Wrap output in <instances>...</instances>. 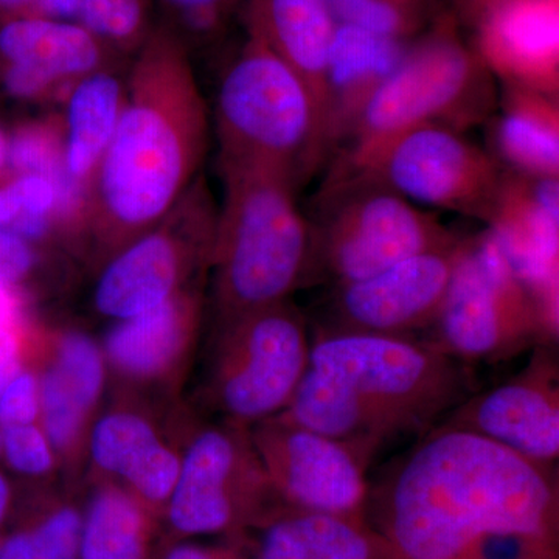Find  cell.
<instances>
[{
  "label": "cell",
  "instance_id": "1",
  "mask_svg": "<svg viewBox=\"0 0 559 559\" xmlns=\"http://www.w3.org/2000/svg\"><path fill=\"white\" fill-rule=\"evenodd\" d=\"M209 128L189 44L171 25H154L86 194L80 240L98 267L159 223L200 178Z\"/></svg>",
  "mask_w": 559,
  "mask_h": 559
},
{
  "label": "cell",
  "instance_id": "2",
  "mask_svg": "<svg viewBox=\"0 0 559 559\" xmlns=\"http://www.w3.org/2000/svg\"><path fill=\"white\" fill-rule=\"evenodd\" d=\"M378 502L396 557L462 559L488 538H554L558 487L551 468L440 426L388 473Z\"/></svg>",
  "mask_w": 559,
  "mask_h": 559
},
{
  "label": "cell",
  "instance_id": "3",
  "mask_svg": "<svg viewBox=\"0 0 559 559\" xmlns=\"http://www.w3.org/2000/svg\"><path fill=\"white\" fill-rule=\"evenodd\" d=\"M473 390L466 364L411 336L325 330L282 417L377 454L425 433Z\"/></svg>",
  "mask_w": 559,
  "mask_h": 559
},
{
  "label": "cell",
  "instance_id": "4",
  "mask_svg": "<svg viewBox=\"0 0 559 559\" xmlns=\"http://www.w3.org/2000/svg\"><path fill=\"white\" fill-rule=\"evenodd\" d=\"M212 264L213 326L289 300L312 282L311 223L297 204V187L274 173L219 164Z\"/></svg>",
  "mask_w": 559,
  "mask_h": 559
},
{
  "label": "cell",
  "instance_id": "5",
  "mask_svg": "<svg viewBox=\"0 0 559 559\" xmlns=\"http://www.w3.org/2000/svg\"><path fill=\"white\" fill-rule=\"evenodd\" d=\"M215 123L219 164L271 171L297 189L330 156L310 87L250 36L221 75Z\"/></svg>",
  "mask_w": 559,
  "mask_h": 559
},
{
  "label": "cell",
  "instance_id": "6",
  "mask_svg": "<svg viewBox=\"0 0 559 559\" xmlns=\"http://www.w3.org/2000/svg\"><path fill=\"white\" fill-rule=\"evenodd\" d=\"M452 13H440L411 40L348 139L341 156L364 153L418 127L466 132L498 109L495 76L466 46Z\"/></svg>",
  "mask_w": 559,
  "mask_h": 559
},
{
  "label": "cell",
  "instance_id": "7",
  "mask_svg": "<svg viewBox=\"0 0 559 559\" xmlns=\"http://www.w3.org/2000/svg\"><path fill=\"white\" fill-rule=\"evenodd\" d=\"M312 230V280L358 282L400 261L457 245L460 237L380 180L336 168Z\"/></svg>",
  "mask_w": 559,
  "mask_h": 559
},
{
  "label": "cell",
  "instance_id": "8",
  "mask_svg": "<svg viewBox=\"0 0 559 559\" xmlns=\"http://www.w3.org/2000/svg\"><path fill=\"white\" fill-rule=\"evenodd\" d=\"M308 323L283 300L213 326L204 396L221 421L252 428L288 407L310 366Z\"/></svg>",
  "mask_w": 559,
  "mask_h": 559
},
{
  "label": "cell",
  "instance_id": "9",
  "mask_svg": "<svg viewBox=\"0 0 559 559\" xmlns=\"http://www.w3.org/2000/svg\"><path fill=\"white\" fill-rule=\"evenodd\" d=\"M285 510L249 428L221 419L191 421L178 480L162 518L164 539L240 535Z\"/></svg>",
  "mask_w": 559,
  "mask_h": 559
},
{
  "label": "cell",
  "instance_id": "10",
  "mask_svg": "<svg viewBox=\"0 0 559 559\" xmlns=\"http://www.w3.org/2000/svg\"><path fill=\"white\" fill-rule=\"evenodd\" d=\"M430 329L429 344L463 364L509 359L557 337L488 229L463 238Z\"/></svg>",
  "mask_w": 559,
  "mask_h": 559
},
{
  "label": "cell",
  "instance_id": "11",
  "mask_svg": "<svg viewBox=\"0 0 559 559\" xmlns=\"http://www.w3.org/2000/svg\"><path fill=\"white\" fill-rule=\"evenodd\" d=\"M218 205L200 176L175 207L100 266L94 308L102 318H132L205 282Z\"/></svg>",
  "mask_w": 559,
  "mask_h": 559
},
{
  "label": "cell",
  "instance_id": "12",
  "mask_svg": "<svg viewBox=\"0 0 559 559\" xmlns=\"http://www.w3.org/2000/svg\"><path fill=\"white\" fill-rule=\"evenodd\" d=\"M336 168L360 173L419 207L448 210L487 223L503 176L498 159L447 127L400 132L364 153L341 156Z\"/></svg>",
  "mask_w": 559,
  "mask_h": 559
},
{
  "label": "cell",
  "instance_id": "13",
  "mask_svg": "<svg viewBox=\"0 0 559 559\" xmlns=\"http://www.w3.org/2000/svg\"><path fill=\"white\" fill-rule=\"evenodd\" d=\"M164 404L116 393L92 425L87 479L119 485L154 516L164 518L193 418L187 412L162 415Z\"/></svg>",
  "mask_w": 559,
  "mask_h": 559
},
{
  "label": "cell",
  "instance_id": "14",
  "mask_svg": "<svg viewBox=\"0 0 559 559\" xmlns=\"http://www.w3.org/2000/svg\"><path fill=\"white\" fill-rule=\"evenodd\" d=\"M272 487L288 510L356 520L367 499L374 452L277 415L250 428Z\"/></svg>",
  "mask_w": 559,
  "mask_h": 559
},
{
  "label": "cell",
  "instance_id": "15",
  "mask_svg": "<svg viewBox=\"0 0 559 559\" xmlns=\"http://www.w3.org/2000/svg\"><path fill=\"white\" fill-rule=\"evenodd\" d=\"M204 285L198 283L148 311L112 322L100 347L116 393L165 406L178 399L201 336Z\"/></svg>",
  "mask_w": 559,
  "mask_h": 559
},
{
  "label": "cell",
  "instance_id": "16",
  "mask_svg": "<svg viewBox=\"0 0 559 559\" xmlns=\"http://www.w3.org/2000/svg\"><path fill=\"white\" fill-rule=\"evenodd\" d=\"M443 426L469 430L551 468L559 455V384L549 345L536 347L516 377L468 396Z\"/></svg>",
  "mask_w": 559,
  "mask_h": 559
},
{
  "label": "cell",
  "instance_id": "17",
  "mask_svg": "<svg viewBox=\"0 0 559 559\" xmlns=\"http://www.w3.org/2000/svg\"><path fill=\"white\" fill-rule=\"evenodd\" d=\"M462 241L336 286L333 325L326 330L411 336L430 329L447 296Z\"/></svg>",
  "mask_w": 559,
  "mask_h": 559
},
{
  "label": "cell",
  "instance_id": "18",
  "mask_svg": "<svg viewBox=\"0 0 559 559\" xmlns=\"http://www.w3.org/2000/svg\"><path fill=\"white\" fill-rule=\"evenodd\" d=\"M119 55L80 22L47 17L0 22L3 90L17 100L66 98L84 76L112 69Z\"/></svg>",
  "mask_w": 559,
  "mask_h": 559
},
{
  "label": "cell",
  "instance_id": "19",
  "mask_svg": "<svg viewBox=\"0 0 559 559\" xmlns=\"http://www.w3.org/2000/svg\"><path fill=\"white\" fill-rule=\"evenodd\" d=\"M487 224L547 325L558 333V178H533L503 168Z\"/></svg>",
  "mask_w": 559,
  "mask_h": 559
},
{
  "label": "cell",
  "instance_id": "20",
  "mask_svg": "<svg viewBox=\"0 0 559 559\" xmlns=\"http://www.w3.org/2000/svg\"><path fill=\"white\" fill-rule=\"evenodd\" d=\"M474 46L502 86L559 92V0H502L474 25Z\"/></svg>",
  "mask_w": 559,
  "mask_h": 559
},
{
  "label": "cell",
  "instance_id": "21",
  "mask_svg": "<svg viewBox=\"0 0 559 559\" xmlns=\"http://www.w3.org/2000/svg\"><path fill=\"white\" fill-rule=\"evenodd\" d=\"M409 43L337 24L323 81V124L330 153L352 138L364 110L400 64Z\"/></svg>",
  "mask_w": 559,
  "mask_h": 559
},
{
  "label": "cell",
  "instance_id": "22",
  "mask_svg": "<svg viewBox=\"0 0 559 559\" xmlns=\"http://www.w3.org/2000/svg\"><path fill=\"white\" fill-rule=\"evenodd\" d=\"M241 2L248 36L264 44L305 81L318 102L323 123V81L337 27L326 0Z\"/></svg>",
  "mask_w": 559,
  "mask_h": 559
},
{
  "label": "cell",
  "instance_id": "23",
  "mask_svg": "<svg viewBox=\"0 0 559 559\" xmlns=\"http://www.w3.org/2000/svg\"><path fill=\"white\" fill-rule=\"evenodd\" d=\"M124 94L127 81L112 68L84 76L66 95V175L84 197L119 123Z\"/></svg>",
  "mask_w": 559,
  "mask_h": 559
},
{
  "label": "cell",
  "instance_id": "24",
  "mask_svg": "<svg viewBox=\"0 0 559 559\" xmlns=\"http://www.w3.org/2000/svg\"><path fill=\"white\" fill-rule=\"evenodd\" d=\"M492 140L506 170L559 178V100L543 92L503 86Z\"/></svg>",
  "mask_w": 559,
  "mask_h": 559
},
{
  "label": "cell",
  "instance_id": "25",
  "mask_svg": "<svg viewBox=\"0 0 559 559\" xmlns=\"http://www.w3.org/2000/svg\"><path fill=\"white\" fill-rule=\"evenodd\" d=\"M83 506L80 559H157L164 528L127 489L106 480H90Z\"/></svg>",
  "mask_w": 559,
  "mask_h": 559
},
{
  "label": "cell",
  "instance_id": "26",
  "mask_svg": "<svg viewBox=\"0 0 559 559\" xmlns=\"http://www.w3.org/2000/svg\"><path fill=\"white\" fill-rule=\"evenodd\" d=\"M255 559H374L378 544L358 521L285 510L264 522Z\"/></svg>",
  "mask_w": 559,
  "mask_h": 559
},
{
  "label": "cell",
  "instance_id": "27",
  "mask_svg": "<svg viewBox=\"0 0 559 559\" xmlns=\"http://www.w3.org/2000/svg\"><path fill=\"white\" fill-rule=\"evenodd\" d=\"M83 506L57 491H40L16 524L0 530V559H80Z\"/></svg>",
  "mask_w": 559,
  "mask_h": 559
},
{
  "label": "cell",
  "instance_id": "28",
  "mask_svg": "<svg viewBox=\"0 0 559 559\" xmlns=\"http://www.w3.org/2000/svg\"><path fill=\"white\" fill-rule=\"evenodd\" d=\"M336 24L401 40L421 35L439 16L437 0H326Z\"/></svg>",
  "mask_w": 559,
  "mask_h": 559
},
{
  "label": "cell",
  "instance_id": "29",
  "mask_svg": "<svg viewBox=\"0 0 559 559\" xmlns=\"http://www.w3.org/2000/svg\"><path fill=\"white\" fill-rule=\"evenodd\" d=\"M0 457L13 473L39 484L61 473L57 454L39 423L0 429Z\"/></svg>",
  "mask_w": 559,
  "mask_h": 559
},
{
  "label": "cell",
  "instance_id": "30",
  "mask_svg": "<svg viewBox=\"0 0 559 559\" xmlns=\"http://www.w3.org/2000/svg\"><path fill=\"white\" fill-rule=\"evenodd\" d=\"M39 377L28 362L0 392V429L39 423Z\"/></svg>",
  "mask_w": 559,
  "mask_h": 559
},
{
  "label": "cell",
  "instance_id": "31",
  "mask_svg": "<svg viewBox=\"0 0 559 559\" xmlns=\"http://www.w3.org/2000/svg\"><path fill=\"white\" fill-rule=\"evenodd\" d=\"M180 36L183 32L209 35L226 22L238 0H159Z\"/></svg>",
  "mask_w": 559,
  "mask_h": 559
},
{
  "label": "cell",
  "instance_id": "32",
  "mask_svg": "<svg viewBox=\"0 0 559 559\" xmlns=\"http://www.w3.org/2000/svg\"><path fill=\"white\" fill-rule=\"evenodd\" d=\"M39 261L35 242L25 240L14 231L0 229V282L25 289L28 280L38 270Z\"/></svg>",
  "mask_w": 559,
  "mask_h": 559
},
{
  "label": "cell",
  "instance_id": "33",
  "mask_svg": "<svg viewBox=\"0 0 559 559\" xmlns=\"http://www.w3.org/2000/svg\"><path fill=\"white\" fill-rule=\"evenodd\" d=\"M81 0H0L2 17H47L79 22Z\"/></svg>",
  "mask_w": 559,
  "mask_h": 559
},
{
  "label": "cell",
  "instance_id": "34",
  "mask_svg": "<svg viewBox=\"0 0 559 559\" xmlns=\"http://www.w3.org/2000/svg\"><path fill=\"white\" fill-rule=\"evenodd\" d=\"M157 559H248L240 551L209 547L193 543L191 539H162Z\"/></svg>",
  "mask_w": 559,
  "mask_h": 559
},
{
  "label": "cell",
  "instance_id": "35",
  "mask_svg": "<svg viewBox=\"0 0 559 559\" xmlns=\"http://www.w3.org/2000/svg\"><path fill=\"white\" fill-rule=\"evenodd\" d=\"M502 0H454V14L459 24L474 27L476 22L484 16L492 7L498 5Z\"/></svg>",
  "mask_w": 559,
  "mask_h": 559
},
{
  "label": "cell",
  "instance_id": "36",
  "mask_svg": "<svg viewBox=\"0 0 559 559\" xmlns=\"http://www.w3.org/2000/svg\"><path fill=\"white\" fill-rule=\"evenodd\" d=\"M14 492L9 477L0 471V530L5 527L13 513Z\"/></svg>",
  "mask_w": 559,
  "mask_h": 559
},
{
  "label": "cell",
  "instance_id": "37",
  "mask_svg": "<svg viewBox=\"0 0 559 559\" xmlns=\"http://www.w3.org/2000/svg\"><path fill=\"white\" fill-rule=\"evenodd\" d=\"M9 135L0 128V173L7 168V157H9Z\"/></svg>",
  "mask_w": 559,
  "mask_h": 559
}]
</instances>
